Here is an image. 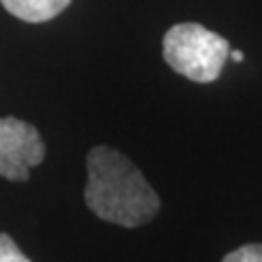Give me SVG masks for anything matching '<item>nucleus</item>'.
<instances>
[{"label": "nucleus", "mask_w": 262, "mask_h": 262, "mask_svg": "<svg viewBox=\"0 0 262 262\" xmlns=\"http://www.w3.org/2000/svg\"><path fill=\"white\" fill-rule=\"evenodd\" d=\"M85 203L101 221L140 227L160 212V196L127 155L112 146L88 153Z\"/></svg>", "instance_id": "1"}, {"label": "nucleus", "mask_w": 262, "mask_h": 262, "mask_svg": "<svg viewBox=\"0 0 262 262\" xmlns=\"http://www.w3.org/2000/svg\"><path fill=\"white\" fill-rule=\"evenodd\" d=\"M0 262H31L9 234H0Z\"/></svg>", "instance_id": "5"}, {"label": "nucleus", "mask_w": 262, "mask_h": 262, "mask_svg": "<svg viewBox=\"0 0 262 262\" xmlns=\"http://www.w3.org/2000/svg\"><path fill=\"white\" fill-rule=\"evenodd\" d=\"M229 55H232V59H234L236 63L243 61V53H241V51H229Z\"/></svg>", "instance_id": "7"}, {"label": "nucleus", "mask_w": 262, "mask_h": 262, "mask_svg": "<svg viewBox=\"0 0 262 262\" xmlns=\"http://www.w3.org/2000/svg\"><path fill=\"white\" fill-rule=\"evenodd\" d=\"M46 146L39 131L20 118H0V177L27 182L33 166L44 160Z\"/></svg>", "instance_id": "3"}, {"label": "nucleus", "mask_w": 262, "mask_h": 262, "mask_svg": "<svg viewBox=\"0 0 262 262\" xmlns=\"http://www.w3.org/2000/svg\"><path fill=\"white\" fill-rule=\"evenodd\" d=\"M162 51L177 75L194 83H210L219 79L227 61L229 42L196 22H184L168 29Z\"/></svg>", "instance_id": "2"}, {"label": "nucleus", "mask_w": 262, "mask_h": 262, "mask_svg": "<svg viewBox=\"0 0 262 262\" xmlns=\"http://www.w3.org/2000/svg\"><path fill=\"white\" fill-rule=\"evenodd\" d=\"M223 262H262V245H245L227 253Z\"/></svg>", "instance_id": "6"}, {"label": "nucleus", "mask_w": 262, "mask_h": 262, "mask_svg": "<svg viewBox=\"0 0 262 262\" xmlns=\"http://www.w3.org/2000/svg\"><path fill=\"white\" fill-rule=\"evenodd\" d=\"M11 15L24 22H48L59 15L70 0H0Z\"/></svg>", "instance_id": "4"}]
</instances>
